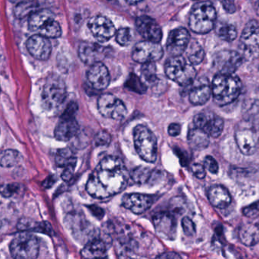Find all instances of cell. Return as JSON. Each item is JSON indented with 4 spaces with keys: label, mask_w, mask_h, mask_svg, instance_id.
<instances>
[{
    "label": "cell",
    "mask_w": 259,
    "mask_h": 259,
    "mask_svg": "<svg viewBox=\"0 0 259 259\" xmlns=\"http://www.w3.org/2000/svg\"><path fill=\"white\" fill-rule=\"evenodd\" d=\"M130 179L128 170L122 160L108 156L91 173L87 183V192L94 199H108L123 191Z\"/></svg>",
    "instance_id": "cell-1"
},
{
    "label": "cell",
    "mask_w": 259,
    "mask_h": 259,
    "mask_svg": "<svg viewBox=\"0 0 259 259\" xmlns=\"http://www.w3.org/2000/svg\"><path fill=\"white\" fill-rule=\"evenodd\" d=\"M211 88L214 103L219 106H226L238 98L242 82L235 75L219 73L213 79Z\"/></svg>",
    "instance_id": "cell-2"
},
{
    "label": "cell",
    "mask_w": 259,
    "mask_h": 259,
    "mask_svg": "<svg viewBox=\"0 0 259 259\" xmlns=\"http://www.w3.org/2000/svg\"><path fill=\"white\" fill-rule=\"evenodd\" d=\"M215 8L210 2L196 3L190 12L189 26L193 32L199 34L211 31L216 24Z\"/></svg>",
    "instance_id": "cell-3"
},
{
    "label": "cell",
    "mask_w": 259,
    "mask_h": 259,
    "mask_svg": "<svg viewBox=\"0 0 259 259\" xmlns=\"http://www.w3.org/2000/svg\"><path fill=\"white\" fill-rule=\"evenodd\" d=\"M166 76L181 86L193 85L196 77L194 65L182 56H171L164 66Z\"/></svg>",
    "instance_id": "cell-4"
},
{
    "label": "cell",
    "mask_w": 259,
    "mask_h": 259,
    "mask_svg": "<svg viewBox=\"0 0 259 259\" xmlns=\"http://www.w3.org/2000/svg\"><path fill=\"white\" fill-rule=\"evenodd\" d=\"M29 28L36 34L47 38H58L62 35L60 24L49 9H39L29 18Z\"/></svg>",
    "instance_id": "cell-5"
},
{
    "label": "cell",
    "mask_w": 259,
    "mask_h": 259,
    "mask_svg": "<svg viewBox=\"0 0 259 259\" xmlns=\"http://www.w3.org/2000/svg\"><path fill=\"white\" fill-rule=\"evenodd\" d=\"M134 141L137 153L146 162L153 164L157 158V139L153 132L143 125L134 129Z\"/></svg>",
    "instance_id": "cell-6"
},
{
    "label": "cell",
    "mask_w": 259,
    "mask_h": 259,
    "mask_svg": "<svg viewBox=\"0 0 259 259\" xmlns=\"http://www.w3.org/2000/svg\"><path fill=\"white\" fill-rule=\"evenodd\" d=\"M66 86L63 79L56 75L47 78L42 91V103L48 110L56 109L66 98Z\"/></svg>",
    "instance_id": "cell-7"
},
{
    "label": "cell",
    "mask_w": 259,
    "mask_h": 259,
    "mask_svg": "<svg viewBox=\"0 0 259 259\" xmlns=\"http://www.w3.org/2000/svg\"><path fill=\"white\" fill-rule=\"evenodd\" d=\"M240 53L246 60L259 57V23L251 20L245 26L240 40Z\"/></svg>",
    "instance_id": "cell-8"
},
{
    "label": "cell",
    "mask_w": 259,
    "mask_h": 259,
    "mask_svg": "<svg viewBox=\"0 0 259 259\" xmlns=\"http://www.w3.org/2000/svg\"><path fill=\"white\" fill-rule=\"evenodd\" d=\"M9 249L13 258L33 259L37 258L39 243L35 236L25 231L13 239Z\"/></svg>",
    "instance_id": "cell-9"
},
{
    "label": "cell",
    "mask_w": 259,
    "mask_h": 259,
    "mask_svg": "<svg viewBox=\"0 0 259 259\" xmlns=\"http://www.w3.org/2000/svg\"><path fill=\"white\" fill-rule=\"evenodd\" d=\"M98 109L106 118L120 120L127 115V108L124 103L112 94H104L98 99Z\"/></svg>",
    "instance_id": "cell-10"
},
{
    "label": "cell",
    "mask_w": 259,
    "mask_h": 259,
    "mask_svg": "<svg viewBox=\"0 0 259 259\" xmlns=\"http://www.w3.org/2000/svg\"><path fill=\"white\" fill-rule=\"evenodd\" d=\"M164 51L158 43L144 41L139 42L134 47L132 58L139 63H151L160 60L162 58Z\"/></svg>",
    "instance_id": "cell-11"
},
{
    "label": "cell",
    "mask_w": 259,
    "mask_h": 259,
    "mask_svg": "<svg viewBox=\"0 0 259 259\" xmlns=\"http://www.w3.org/2000/svg\"><path fill=\"white\" fill-rule=\"evenodd\" d=\"M235 141L242 154L251 156L256 152L258 147V132L252 125L240 128L235 132Z\"/></svg>",
    "instance_id": "cell-12"
},
{
    "label": "cell",
    "mask_w": 259,
    "mask_h": 259,
    "mask_svg": "<svg viewBox=\"0 0 259 259\" xmlns=\"http://www.w3.org/2000/svg\"><path fill=\"white\" fill-rule=\"evenodd\" d=\"M195 126L205 131L209 136L219 138L224 130L223 119L213 113L203 112L198 114L193 119Z\"/></svg>",
    "instance_id": "cell-13"
},
{
    "label": "cell",
    "mask_w": 259,
    "mask_h": 259,
    "mask_svg": "<svg viewBox=\"0 0 259 259\" xmlns=\"http://www.w3.org/2000/svg\"><path fill=\"white\" fill-rule=\"evenodd\" d=\"M243 56L234 50H222L216 55L214 65L219 73L234 74L243 63Z\"/></svg>",
    "instance_id": "cell-14"
},
{
    "label": "cell",
    "mask_w": 259,
    "mask_h": 259,
    "mask_svg": "<svg viewBox=\"0 0 259 259\" xmlns=\"http://www.w3.org/2000/svg\"><path fill=\"white\" fill-rule=\"evenodd\" d=\"M88 27L96 39L103 43L109 41L116 32L113 23L101 15L91 18L88 22Z\"/></svg>",
    "instance_id": "cell-15"
},
{
    "label": "cell",
    "mask_w": 259,
    "mask_h": 259,
    "mask_svg": "<svg viewBox=\"0 0 259 259\" xmlns=\"http://www.w3.org/2000/svg\"><path fill=\"white\" fill-rule=\"evenodd\" d=\"M190 42V34L187 29L176 28L169 33L167 50L172 56H181L187 50Z\"/></svg>",
    "instance_id": "cell-16"
},
{
    "label": "cell",
    "mask_w": 259,
    "mask_h": 259,
    "mask_svg": "<svg viewBox=\"0 0 259 259\" xmlns=\"http://www.w3.org/2000/svg\"><path fill=\"white\" fill-rule=\"evenodd\" d=\"M154 227L157 234L161 238L173 240L176 237L177 221L172 214L160 212L153 217Z\"/></svg>",
    "instance_id": "cell-17"
},
{
    "label": "cell",
    "mask_w": 259,
    "mask_h": 259,
    "mask_svg": "<svg viewBox=\"0 0 259 259\" xmlns=\"http://www.w3.org/2000/svg\"><path fill=\"white\" fill-rule=\"evenodd\" d=\"M136 27L145 41L159 43L162 38V31L159 24L150 17L143 15L137 18Z\"/></svg>",
    "instance_id": "cell-18"
},
{
    "label": "cell",
    "mask_w": 259,
    "mask_h": 259,
    "mask_svg": "<svg viewBox=\"0 0 259 259\" xmlns=\"http://www.w3.org/2000/svg\"><path fill=\"white\" fill-rule=\"evenodd\" d=\"M27 50L33 57L39 60H47L52 53V45L48 38L35 34L26 43Z\"/></svg>",
    "instance_id": "cell-19"
},
{
    "label": "cell",
    "mask_w": 259,
    "mask_h": 259,
    "mask_svg": "<svg viewBox=\"0 0 259 259\" xmlns=\"http://www.w3.org/2000/svg\"><path fill=\"white\" fill-rule=\"evenodd\" d=\"M78 55L82 62L92 65L102 62L106 57V48L94 43H81L79 45Z\"/></svg>",
    "instance_id": "cell-20"
},
{
    "label": "cell",
    "mask_w": 259,
    "mask_h": 259,
    "mask_svg": "<svg viewBox=\"0 0 259 259\" xmlns=\"http://www.w3.org/2000/svg\"><path fill=\"white\" fill-rule=\"evenodd\" d=\"M153 202V197L149 195L132 193L124 196L122 204L124 208L134 214H141L151 208Z\"/></svg>",
    "instance_id": "cell-21"
},
{
    "label": "cell",
    "mask_w": 259,
    "mask_h": 259,
    "mask_svg": "<svg viewBox=\"0 0 259 259\" xmlns=\"http://www.w3.org/2000/svg\"><path fill=\"white\" fill-rule=\"evenodd\" d=\"M88 71V79L93 88L96 90L106 89L110 83V75L109 70L103 62H97L91 65Z\"/></svg>",
    "instance_id": "cell-22"
},
{
    "label": "cell",
    "mask_w": 259,
    "mask_h": 259,
    "mask_svg": "<svg viewBox=\"0 0 259 259\" xmlns=\"http://www.w3.org/2000/svg\"><path fill=\"white\" fill-rule=\"evenodd\" d=\"M211 96V88L206 79H199L194 84L189 94L190 101L199 106L206 103Z\"/></svg>",
    "instance_id": "cell-23"
},
{
    "label": "cell",
    "mask_w": 259,
    "mask_h": 259,
    "mask_svg": "<svg viewBox=\"0 0 259 259\" xmlns=\"http://www.w3.org/2000/svg\"><path fill=\"white\" fill-rule=\"evenodd\" d=\"M78 130V123L74 117L61 118L55 129V137L59 141H68L77 135Z\"/></svg>",
    "instance_id": "cell-24"
},
{
    "label": "cell",
    "mask_w": 259,
    "mask_h": 259,
    "mask_svg": "<svg viewBox=\"0 0 259 259\" xmlns=\"http://www.w3.org/2000/svg\"><path fill=\"white\" fill-rule=\"evenodd\" d=\"M208 198L211 205L219 209L228 208L232 202V197L228 189L222 186L211 187L208 190Z\"/></svg>",
    "instance_id": "cell-25"
},
{
    "label": "cell",
    "mask_w": 259,
    "mask_h": 259,
    "mask_svg": "<svg viewBox=\"0 0 259 259\" xmlns=\"http://www.w3.org/2000/svg\"><path fill=\"white\" fill-rule=\"evenodd\" d=\"M239 239L244 246L252 247L259 243V222L243 225L239 230Z\"/></svg>",
    "instance_id": "cell-26"
},
{
    "label": "cell",
    "mask_w": 259,
    "mask_h": 259,
    "mask_svg": "<svg viewBox=\"0 0 259 259\" xmlns=\"http://www.w3.org/2000/svg\"><path fill=\"white\" fill-rule=\"evenodd\" d=\"M209 135L199 128L195 127L190 129L187 135L189 144L196 151H202L209 145Z\"/></svg>",
    "instance_id": "cell-27"
},
{
    "label": "cell",
    "mask_w": 259,
    "mask_h": 259,
    "mask_svg": "<svg viewBox=\"0 0 259 259\" xmlns=\"http://www.w3.org/2000/svg\"><path fill=\"white\" fill-rule=\"evenodd\" d=\"M106 252V243L100 239L89 242L81 251V255L85 258H101Z\"/></svg>",
    "instance_id": "cell-28"
},
{
    "label": "cell",
    "mask_w": 259,
    "mask_h": 259,
    "mask_svg": "<svg viewBox=\"0 0 259 259\" xmlns=\"http://www.w3.org/2000/svg\"><path fill=\"white\" fill-rule=\"evenodd\" d=\"M18 229L22 231H34V232L45 233L50 234L52 232V228L48 223H39L33 222L30 219L23 218L18 222Z\"/></svg>",
    "instance_id": "cell-29"
},
{
    "label": "cell",
    "mask_w": 259,
    "mask_h": 259,
    "mask_svg": "<svg viewBox=\"0 0 259 259\" xmlns=\"http://www.w3.org/2000/svg\"><path fill=\"white\" fill-rule=\"evenodd\" d=\"M37 10H39V5L36 0H29L18 3L14 9V15L17 18L21 19L30 16Z\"/></svg>",
    "instance_id": "cell-30"
},
{
    "label": "cell",
    "mask_w": 259,
    "mask_h": 259,
    "mask_svg": "<svg viewBox=\"0 0 259 259\" xmlns=\"http://www.w3.org/2000/svg\"><path fill=\"white\" fill-rule=\"evenodd\" d=\"M56 163L59 167H76L77 158L69 149H62L58 151L56 156Z\"/></svg>",
    "instance_id": "cell-31"
},
{
    "label": "cell",
    "mask_w": 259,
    "mask_h": 259,
    "mask_svg": "<svg viewBox=\"0 0 259 259\" xmlns=\"http://www.w3.org/2000/svg\"><path fill=\"white\" fill-rule=\"evenodd\" d=\"M216 33L221 39L231 42L237 38V27L228 23H219L216 25Z\"/></svg>",
    "instance_id": "cell-32"
},
{
    "label": "cell",
    "mask_w": 259,
    "mask_h": 259,
    "mask_svg": "<svg viewBox=\"0 0 259 259\" xmlns=\"http://www.w3.org/2000/svg\"><path fill=\"white\" fill-rule=\"evenodd\" d=\"M21 160L19 152L12 149L3 151L0 152V166L6 168L15 167Z\"/></svg>",
    "instance_id": "cell-33"
},
{
    "label": "cell",
    "mask_w": 259,
    "mask_h": 259,
    "mask_svg": "<svg viewBox=\"0 0 259 259\" xmlns=\"http://www.w3.org/2000/svg\"><path fill=\"white\" fill-rule=\"evenodd\" d=\"M187 48L189 49L187 51L189 61L193 65H199L203 61L205 52L199 43L194 41L190 46L188 45Z\"/></svg>",
    "instance_id": "cell-34"
},
{
    "label": "cell",
    "mask_w": 259,
    "mask_h": 259,
    "mask_svg": "<svg viewBox=\"0 0 259 259\" xmlns=\"http://www.w3.org/2000/svg\"><path fill=\"white\" fill-rule=\"evenodd\" d=\"M152 176V172L147 167H139L134 169L131 174L130 177L136 183L144 184L147 182Z\"/></svg>",
    "instance_id": "cell-35"
},
{
    "label": "cell",
    "mask_w": 259,
    "mask_h": 259,
    "mask_svg": "<svg viewBox=\"0 0 259 259\" xmlns=\"http://www.w3.org/2000/svg\"><path fill=\"white\" fill-rule=\"evenodd\" d=\"M126 88L130 91H134L137 94H144L147 90V87L142 82L141 79L134 74L130 75L128 79L125 84Z\"/></svg>",
    "instance_id": "cell-36"
},
{
    "label": "cell",
    "mask_w": 259,
    "mask_h": 259,
    "mask_svg": "<svg viewBox=\"0 0 259 259\" xmlns=\"http://www.w3.org/2000/svg\"><path fill=\"white\" fill-rule=\"evenodd\" d=\"M116 41L121 46H127L132 41V33L128 27H122L117 31Z\"/></svg>",
    "instance_id": "cell-37"
},
{
    "label": "cell",
    "mask_w": 259,
    "mask_h": 259,
    "mask_svg": "<svg viewBox=\"0 0 259 259\" xmlns=\"http://www.w3.org/2000/svg\"><path fill=\"white\" fill-rule=\"evenodd\" d=\"M141 71L147 82H152L156 79V66L154 62L143 64Z\"/></svg>",
    "instance_id": "cell-38"
},
{
    "label": "cell",
    "mask_w": 259,
    "mask_h": 259,
    "mask_svg": "<svg viewBox=\"0 0 259 259\" xmlns=\"http://www.w3.org/2000/svg\"><path fill=\"white\" fill-rule=\"evenodd\" d=\"M246 120L252 126L259 123V101L255 102L247 111Z\"/></svg>",
    "instance_id": "cell-39"
},
{
    "label": "cell",
    "mask_w": 259,
    "mask_h": 259,
    "mask_svg": "<svg viewBox=\"0 0 259 259\" xmlns=\"http://www.w3.org/2000/svg\"><path fill=\"white\" fill-rule=\"evenodd\" d=\"M20 186L18 183L3 184L0 186V194L5 198H10L18 193Z\"/></svg>",
    "instance_id": "cell-40"
},
{
    "label": "cell",
    "mask_w": 259,
    "mask_h": 259,
    "mask_svg": "<svg viewBox=\"0 0 259 259\" xmlns=\"http://www.w3.org/2000/svg\"><path fill=\"white\" fill-rule=\"evenodd\" d=\"M181 225H182L183 231L187 237H194L196 235V225L190 217H184L182 219Z\"/></svg>",
    "instance_id": "cell-41"
},
{
    "label": "cell",
    "mask_w": 259,
    "mask_h": 259,
    "mask_svg": "<svg viewBox=\"0 0 259 259\" xmlns=\"http://www.w3.org/2000/svg\"><path fill=\"white\" fill-rule=\"evenodd\" d=\"M112 141V137L109 132L101 131L94 137V144L97 146H108Z\"/></svg>",
    "instance_id": "cell-42"
},
{
    "label": "cell",
    "mask_w": 259,
    "mask_h": 259,
    "mask_svg": "<svg viewBox=\"0 0 259 259\" xmlns=\"http://www.w3.org/2000/svg\"><path fill=\"white\" fill-rule=\"evenodd\" d=\"M243 215L249 218H256L259 217V201L249 206L243 208Z\"/></svg>",
    "instance_id": "cell-43"
},
{
    "label": "cell",
    "mask_w": 259,
    "mask_h": 259,
    "mask_svg": "<svg viewBox=\"0 0 259 259\" xmlns=\"http://www.w3.org/2000/svg\"><path fill=\"white\" fill-rule=\"evenodd\" d=\"M204 167L212 174H218V173H219V163L213 157L207 156L205 158V160H204Z\"/></svg>",
    "instance_id": "cell-44"
},
{
    "label": "cell",
    "mask_w": 259,
    "mask_h": 259,
    "mask_svg": "<svg viewBox=\"0 0 259 259\" xmlns=\"http://www.w3.org/2000/svg\"><path fill=\"white\" fill-rule=\"evenodd\" d=\"M77 109H78V106H77V103L75 102H71L67 106L65 110L64 111L61 118H72V117H74Z\"/></svg>",
    "instance_id": "cell-45"
},
{
    "label": "cell",
    "mask_w": 259,
    "mask_h": 259,
    "mask_svg": "<svg viewBox=\"0 0 259 259\" xmlns=\"http://www.w3.org/2000/svg\"><path fill=\"white\" fill-rule=\"evenodd\" d=\"M191 170L193 175L199 179H204L206 176V172L204 166L200 164H194L192 165Z\"/></svg>",
    "instance_id": "cell-46"
},
{
    "label": "cell",
    "mask_w": 259,
    "mask_h": 259,
    "mask_svg": "<svg viewBox=\"0 0 259 259\" xmlns=\"http://www.w3.org/2000/svg\"><path fill=\"white\" fill-rule=\"evenodd\" d=\"M223 6L224 9L229 12V13H234L236 11L235 2L234 0H220Z\"/></svg>",
    "instance_id": "cell-47"
},
{
    "label": "cell",
    "mask_w": 259,
    "mask_h": 259,
    "mask_svg": "<svg viewBox=\"0 0 259 259\" xmlns=\"http://www.w3.org/2000/svg\"><path fill=\"white\" fill-rule=\"evenodd\" d=\"M74 170H75L74 167H65V170L62 173V179L66 181V182L71 180V178L74 176Z\"/></svg>",
    "instance_id": "cell-48"
},
{
    "label": "cell",
    "mask_w": 259,
    "mask_h": 259,
    "mask_svg": "<svg viewBox=\"0 0 259 259\" xmlns=\"http://www.w3.org/2000/svg\"><path fill=\"white\" fill-rule=\"evenodd\" d=\"M181 127L178 123H171L168 127V134L172 137H177L181 133Z\"/></svg>",
    "instance_id": "cell-49"
},
{
    "label": "cell",
    "mask_w": 259,
    "mask_h": 259,
    "mask_svg": "<svg viewBox=\"0 0 259 259\" xmlns=\"http://www.w3.org/2000/svg\"><path fill=\"white\" fill-rule=\"evenodd\" d=\"M89 208L90 209H91V211H92L93 214H94V215L97 216V217H100V218H102L103 216L104 215V211H103V209H101V208H99V207L91 206L89 207Z\"/></svg>",
    "instance_id": "cell-50"
},
{
    "label": "cell",
    "mask_w": 259,
    "mask_h": 259,
    "mask_svg": "<svg viewBox=\"0 0 259 259\" xmlns=\"http://www.w3.org/2000/svg\"><path fill=\"white\" fill-rule=\"evenodd\" d=\"M157 258H181V256L179 254L175 253V252H167V253L161 254L158 255Z\"/></svg>",
    "instance_id": "cell-51"
},
{
    "label": "cell",
    "mask_w": 259,
    "mask_h": 259,
    "mask_svg": "<svg viewBox=\"0 0 259 259\" xmlns=\"http://www.w3.org/2000/svg\"><path fill=\"white\" fill-rule=\"evenodd\" d=\"M126 1H127V3H129L130 5H135L140 3L142 0H126Z\"/></svg>",
    "instance_id": "cell-52"
},
{
    "label": "cell",
    "mask_w": 259,
    "mask_h": 259,
    "mask_svg": "<svg viewBox=\"0 0 259 259\" xmlns=\"http://www.w3.org/2000/svg\"><path fill=\"white\" fill-rule=\"evenodd\" d=\"M255 10L256 12L257 15L259 16V0L255 3Z\"/></svg>",
    "instance_id": "cell-53"
},
{
    "label": "cell",
    "mask_w": 259,
    "mask_h": 259,
    "mask_svg": "<svg viewBox=\"0 0 259 259\" xmlns=\"http://www.w3.org/2000/svg\"><path fill=\"white\" fill-rule=\"evenodd\" d=\"M9 1L12 2V3H19L21 2L29 1V0H9Z\"/></svg>",
    "instance_id": "cell-54"
},
{
    "label": "cell",
    "mask_w": 259,
    "mask_h": 259,
    "mask_svg": "<svg viewBox=\"0 0 259 259\" xmlns=\"http://www.w3.org/2000/svg\"><path fill=\"white\" fill-rule=\"evenodd\" d=\"M0 226H1V223H0Z\"/></svg>",
    "instance_id": "cell-55"
},
{
    "label": "cell",
    "mask_w": 259,
    "mask_h": 259,
    "mask_svg": "<svg viewBox=\"0 0 259 259\" xmlns=\"http://www.w3.org/2000/svg\"><path fill=\"white\" fill-rule=\"evenodd\" d=\"M0 91H1V90H0Z\"/></svg>",
    "instance_id": "cell-56"
}]
</instances>
